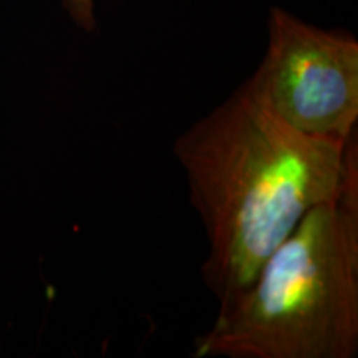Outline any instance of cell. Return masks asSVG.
I'll return each mask as SVG.
<instances>
[{
    "instance_id": "7a4b0ae2",
    "label": "cell",
    "mask_w": 358,
    "mask_h": 358,
    "mask_svg": "<svg viewBox=\"0 0 358 358\" xmlns=\"http://www.w3.org/2000/svg\"><path fill=\"white\" fill-rule=\"evenodd\" d=\"M194 358H353L358 353V173L312 208L256 279L219 303Z\"/></svg>"
},
{
    "instance_id": "277c9868",
    "label": "cell",
    "mask_w": 358,
    "mask_h": 358,
    "mask_svg": "<svg viewBox=\"0 0 358 358\" xmlns=\"http://www.w3.org/2000/svg\"><path fill=\"white\" fill-rule=\"evenodd\" d=\"M62 6L70 15V19L85 32L95 30V10H93V0H62Z\"/></svg>"
},
{
    "instance_id": "3957f363",
    "label": "cell",
    "mask_w": 358,
    "mask_h": 358,
    "mask_svg": "<svg viewBox=\"0 0 358 358\" xmlns=\"http://www.w3.org/2000/svg\"><path fill=\"white\" fill-rule=\"evenodd\" d=\"M248 92L307 136L347 143L358 124V42L271 8L268 42Z\"/></svg>"
},
{
    "instance_id": "6da1fadb",
    "label": "cell",
    "mask_w": 358,
    "mask_h": 358,
    "mask_svg": "<svg viewBox=\"0 0 358 358\" xmlns=\"http://www.w3.org/2000/svg\"><path fill=\"white\" fill-rule=\"evenodd\" d=\"M173 153L208 237L201 275L219 303L248 289L302 217L358 173L357 136H307L244 85L179 134Z\"/></svg>"
}]
</instances>
